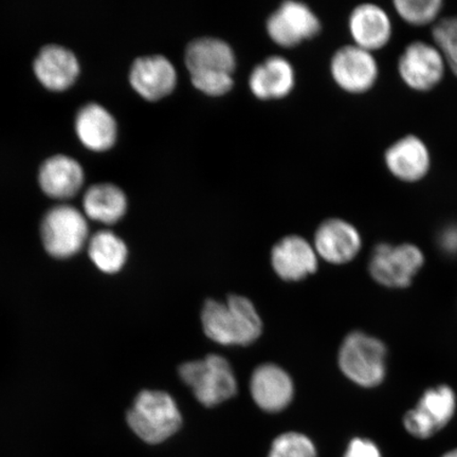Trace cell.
Wrapping results in <instances>:
<instances>
[{
    "mask_svg": "<svg viewBox=\"0 0 457 457\" xmlns=\"http://www.w3.org/2000/svg\"><path fill=\"white\" fill-rule=\"evenodd\" d=\"M437 245L444 254L457 256V224L442 228L437 237Z\"/></svg>",
    "mask_w": 457,
    "mask_h": 457,
    "instance_id": "f1b7e54d",
    "label": "cell"
},
{
    "mask_svg": "<svg viewBox=\"0 0 457 457\" xmlns=\"http://www.w3.org/2000/svg\"><path fill=\"white\" fill-rule=\"evenodd\" d=\"M330 73L335 83L345 93L360 95L374 87L379 67L373 53L348 45L337 50L330 61Z\"/></svg>",
    "mask_w": 457,
    "mask_h": 457,
    "instance_id": "9c48e42d",
    "label": "cell"
},
{
    "mask_svg": "<svg viewBox=\"0 0 457 457\" xmlns=\"http://www.w3.org/2000/svg\"><path fill=\"white\" fill-rule=\"evenodd\" d=\"M88 254L99 270L116 273L121 270L127 262L128 247L116 234L103 230L90 237Z\"/></svg>",
    "mask_w": 457,
    "mask_h": 457,
    "instance_id": "603a6c76",
    "label": "cell"
},
{
    "mask_svg": "<svg viewBox=\"0 0 457 457\" xmlns=\"http://www.w3.org/2000/svg\"><path fill=\"white\" fill-rule=\"evenodd\" d=\"M385 162L390 173L404 182L424 179L431 168L426 143L414 135L404 136L387 148Z\"/></svg>",
    "mask_w": 457,
    "mask_h": 457,
    "instance_id": "5bb4252c",
    "label": "cell"
},
{
    "mask_svg": "<svg viewBox=\"0 0 457 457\" xmlns=\"http://www.w3.org/2000/svg\"><path fill=\"white\" fill-rule=\"evenodd\" d=\"M191 82L200 93L209 96H225L234 87L232 73L228 72H204L190 74Z\"/></svg>",
    "mask_w": 457,
    "mask_h": 457,
    "instance_id": "4316f807",
    "label": "cell"
},
{
    "mask_svg": "<svg viewBox=\"0 0 457 457\" xmlns=\"http://www.w3.org/2000/svg\"><path fill=\"white\" fill-rule=\"evenodd\" d=\"M433 38L447 66L457 76V16L437 22L433 29Z\"/></svg>",
    "mask_w": 457,
    "mask_h": 457,
    "instance_id": "484cf974",
    "label": "cell"
},
{
    "mask_svg": "<svg viewBox=\"0 0 457 457\" xmlns=\"http://www.w3.org/2000/svg\"><path fill=\"white\" fill-rule=\"evenodd\" d=\"M343 457H382L378 445L368 438L356 437L348 444Z\"/></svg>",
    "mask_w": 457,
    "mask_h": 457,
    "instance_id": "83f0119b",
    "label": "cell"
},
{
    "mask_svg": "<svg viewBox=\"0 0 457 457\" xmlns=\"http://www.w3.org/2000/svg\"><path fill=\"white\" fill-rule=\"evenodd\" d=\"M179 376L205 407L225 403L237 392V382L230 363L219 355L182 364Z\"/></svg>",
    "mask_w": 457,
    "mask_h": 457,
    "instance_id": "277c9868",
    "label": "cell"
},
{
    "mask_svg": "<svg viewBox=\"0 0 457 457\" xmlns=\"http://www.w3.org/2000/svg\"><path fill=\"white\" fill-rule=\"evenodd\" d=\"M83 208L90 220L112 225L127 213L128 198L121 187L103 182L88 187L83 198Z\"/></svg>",
    "mask_w": 457,
    "mask_h": 457,
    "instance_id": "7402d4cb",
    "label": "cell"
},
{
    "mask_svg": "<svg viewBox=\"0 0 457 457\" xmlns=\"http://www.w3.org/2000/svg\"><path fill=\"white\" fill-rule=\"evenodd\" d=\"M271 262L278 276L288 282L302 281L318 270L316 250L299 236L285 237L274 245Z\"/></svg>",
    "mask_w": 457,
    "mask_h": 457,
    "instance_id": "9a60e30c",
    "label": "cell"
},
{
    "mask_svg": "<svg viewBox=\"0 0 457 457\" xmlns=\"http://www.w3.org/2000/svg\"><path fill=\"white\" fill-rule=\"evenodd\" d=\"M445 57L436 45L411 43L398 61V72L403 83L416 91L436 87L445 77Z\"/></svg>",
    "mask_w": 457,
    "mask_h": 457,
    "instance_id": "30bf717a",
    "label": "cell"
},
{
    "mask_svg": "<svg viewBox=\"0 0 457 457\" xmlns=\"http://www.w3.org/2000/svg\"><path fill=\"white\" fill-rule=\"evenodd\" d=\"M319 17L304 3L288 0L268 17L266 31L271 41L283 48H294L321 32Z\"/></svg>",
    "mask_w": 457,
    "mask_h": 457,
    "instance_id": "ba28073f",
    "label": "cell"
},
{
    "mask_svg": "<svg viewBox=\"0 0 457 457\" xmlns=\"http://www.w3.org/2000/svg\"><path fill=\"white\" fill-rule=\"evenodd\" d=\"M38 182L48 196L71 198L83 186L84 170L78 160L57 154L42 163L38 171Z\"/></svg>",
    "mask_w": 457,
    "mask_h": 457,
    "instance_id": "d6986e66",
    "label": "cell"
},
{
    "mask_svg": "<svg viewBox=\"0 0 457 457\" xmlns=\"http://www.w3.org/2000/svg\"><path fill=\"white\" fill-rule=\"evenodd\" d=\"M425 264L424 251L417 245L381 243L371 253L369 271L374 281L384 287L407 289Z\"/></svg>",
    "mask_w": 457,
    "mask_h": 457,
    "instance_id": "5b68a950",
    "label": "cell"
},
{
    "mask_svg": "<svg viewBox=\"0 0 457 457\" xmlns=\"http://www.w3.org/2000/svg\"><path fill=\"white\" fill-rule=\"evenodd\" d=\"M128 424L141 441L159 445L179 431L182 417L168 393L143 391L128 413Z\"/></svg>",
    "mask_w": 457,
    "mask_h": 457,
    "instance_id": "7a4b0ae2",
    "label": "cell"
},
{
    "mask_svg": "<svg viewBox=\"0 0 457 457\" xmlns=\"http://www.w3.org/2000/svg\"><path fill=\"white\" fill-rule=\"evenodd\" d=\"M295 86V71L283 56L267 57L249 76V88L262 101L279 100L291 94Z\"/></svg>",
    "mask_w": 457,
    "mask_h": 457,
    "instance_id": "e0dca14e",
    "label": "cell"
},
{
    "mask_svg": "<svg viewBox=\"0 0 457 457\" xmlns=\"http://www.w3.org/2000/svg\"><path fill=\"white\" fill-rule=\"evenodd\" d=\"M457 395L453 386L437 385L428 387L403 416V424L411 436L420 441L432 438L454 419Z\"/></svg>",
    "mask_w": 457,
    "mask_h": 457,
    "instance_id": "8992f818",
    "label": "cell"
},
{
    "mask_svg": "<svg viewBox=\"0 0 457 457\" xmlns=\"http://www.w3.org/2000/svg\"><path fill=\"white\" fill-rule=\"evenodd\" d=\"M33 71L45 87L64 90L76 82L79 62L71 50L49 44L39 51L33 62Z\"/></svg>",
    "mask_w": 457,
    "mask_h": 457,
    "instance_id": "ac0fdd59",
    "label": "cell"
},
{
    "mask_svg": "<svg viewBox=\"0 0 457 457\" xmlns=\"http://www.w3.org/2000/svg\"><path fill=\"white\" fill-rule=\"evenodd\" d=\"M186 66L190 74L228 72L237 70V55L231 46L220 38L204 37L187 46Z\"/></svg>",
    "mask_w": 457,
    "mask_h": 457,
    "instance_id": "ffe728a7",
    "label": "cell"
},
{
    "mask_svg": "<svg viewBox=\"0 0 457 457\" xmlns=\"http://www.w3.org/2000/svg\"><path fill=\"white\" fill-rule=\"evenodd\" d=\"M268 457H318V451L305 434L286 432L274 439Z\"/></svg>",
    "mask_w": 457,
    "mask_h": 457,
    "instance_id": "d4e9b609",
    "label": "cell"
},
{
    "mask_svg": "<svg viewBox=\"0 0 457 457\" xmlns=\"http://www.w3.org/2000/svg\"><path fill=\"white\" fill-rule=\"evenodd\" d=\"M314 250L331 264L341 265L353 261L362 247L356 227L340 219L322 222L314 234Z\"/></svg>",
    "mask_w": 457,
    "mask_h": 457,
    "instance_id": "7c38bea8",
    "label": "cell"
},
{
    "mask_svg": "<svg viewBox=\"0 0 457 457\" xmlns=\"http://www.w3.org/2000/svg\"><path fill=\"white\" fill-rule=\"evenodd\" d=\"M396 12L412 26L432 24L442 12L441 0H396L394 2Z\"/></svg>",
    "mask_w": 457,
    "mask_h": 457,
    "instance_id": "cb8c5ba5",
    "label": "cell"
},
{
    "mask_svg": "<svg viewBox=\"0 0 457 457\" xmlns=\"http://www.w3.org/2000/svg\"><path fill=\"white\" fill-rule=\"evenodd\" d=\"M251 395L262 411L281 412L294 398V382L287 371L273 363L260 365L251 377Z\"/></svg>",
    "mask_w": 457,
    "mask_h": 457,
    "instance_id": "4fadbf2b",
    "label": "cell"
},
{
    "mask_svg": "<svg viewBox=\"0 0 457 457\" xmlns=\"http://www.w3.org/2000/svg\"><path fill=\"white\" fill-rule=\"evenodd\" d=\"M89 227L81 211L70 204H59L43 217L41 237L47 253L56 259L77 254L87 242Z\"/></svg>",
    "mask_w": 457,
    "mask_h": 457,
    "instance_id": "52a82bcc",
    "label": "cell"
},
{
    "mask_svg": "<svg viewBox=\"0 0 457 457\" xmlns=\"http://www.w3.org/2000/svg\"><path fill=\"white\" fill-rule=\"evenodd\" d=\"M441 457H457V448L448 451V453H445Z\"/></svg>",
    "mask_w": 457,
    "mask_h": 457,
    "instance_id": "f546056e",
    "label": "cell"
},
{
    "mask_svg": "<svg viewBox=\"0 0 457 457\" xmlns=\"http://www.w3.org/2000/svg\"><path fill=\"white\" fill-rule=\"evenodd\" d=\"M204 334L222 345H249L260 338L262 320L245 296L228 295L225 303L208 300L202 312Z\"/></svg>",
    "mask_w": 457,
    "mask_h": 457,
    "instance_id": "6da1fadb",
    "label": "cell"
},
{
    "mask_svg": "<svg viewBox=\"0 0 457 457\" xmlns=\"http://www.w3.org/2000/svg\"><path fill=\"white\" fill-rule=\"evenodd\" d=\"M348 29L353 45L374 53L391 41L393 28L390 16L375 4H362L352 11Z\"/></svg>",
    "mask_w": 457,
    "mask_h": 457,
    "instance_id": "2e32d148",
    "label": "cell"
},
{
    "mask_svg": "<svg viewBox=\"0 0 457 457\" xmlns=\"http://www.w3.org/2000/svg\"><path fill=\"white\" fill-rule=\"evenodd\" d=\"M129 82L143 98L150 101L162 99L176 87V68L163 55L140 56L130 66Z\"/></svg>",
    "mask_w": 457,
    "mask_h": 457,
    "instance_id": "8fae6325",
    "label": "cell"
},
{
    "mask_svg": "<svg viewBox=\"0 0 457 457\" xmlns=\"http://www.w3.org/2000/svg\"><path fill=\"white\" fill-rule=\"evenodd\" d=\"M79 139L91 151H105L116 142V120L104 106L91 102L79 108L76 117Z\"/></svg>",
    "mask_w": 457,
    "mask_h": 457,
    "instance_id": "44dd1931",
    "label": "cell"
},
{
    "mask_svg": "<svg viewBox=\"0 0 457 457\" xmlns=\"http://www.w3.org/2000/svg\"><path fill=\"white\" fill-rule=\"evenodd\" d=\"M387 348L373 336L353 331L343 341L339 367L348 379L362 387H376L386 376Z\"/></svg>",
    "mask_w": 457,
    "mask_h": 457,
    "instance_id": "3957f363",
    "label": "cell"
}]
</instances>
